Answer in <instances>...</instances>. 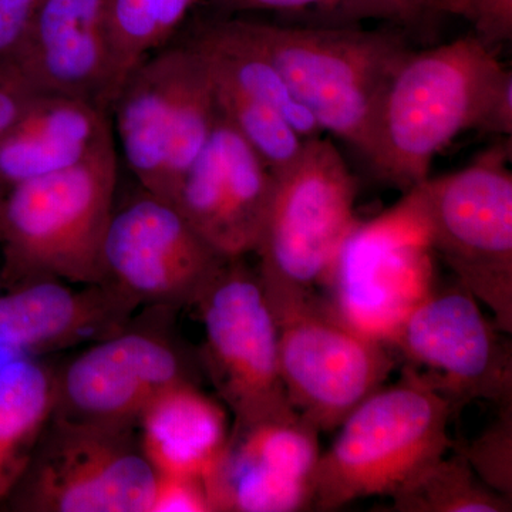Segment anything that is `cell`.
<instances>
[{"instance_id": "obj_27", "label": "cell", "mask_w": 512, "mask_h": 512, "mask_svg": "<svg viewBox=\"0 0 512 512\" xmlns=\"http://www.w3.org/2000/svg\"><path fill=\"white\" fill-rule=\"evenodd\" d=\"M437 15L467 20L474 36L493 50L512 39V0H439Z\"/></svg>"}, {"instance_id": "obj_14", "label": "cell", "mask_w": 512, "mask_h": 512, "mask_svg": "<svg viewBox=\"0 0 512 512\" xmlns=\"http://www.w3.org/2000/svg\"><path fill=\"white\" fill-rule=\"evenodd\" d=\"M134 316L55 370L53 416L114 430H137L148 404L175 384L197 383L194 362L163 319Z\"/></svg>"}, {"instance_id": "obj_32", "label": "cell", "mask_w": 512, "mask_h": 512, "mask_svg": "<svg viewBox=\"0 0 512 512\" xmlns=\"http://www.w3.org/2000/svg\"><path fill=\"white\" fill-rule=\"evenodd\" d=\"M407 8L413 10L421 19L427 20L437 16V3L439 0H400Z\"/></svg>"}, {"instance_id": "obj_17", "label": "cell", "mask_w": 512, "mask_h": 512, "mask_svg": "<svg viewBox=\"0 0 512 512\" xmlns=\"http://www.w3.org/2000/svg\"><path fill=\"white\" fill-rule=\"evenodd\" d=\"M15 63L39 92L109 111L110 0H43Z\"/></svg>"}, {"instance_id": "obj_3", "label": "cell", "mask_w": 512, "mask_h": 512, "mask_svg": "<svg viewBox=\"0 0 512 512\" xmlns=\"http://www.w3.org/2000/svg\"><path fill=\"white\" fill-rule=\"evenodd\" d=\"M119 188L116 143L0 198V288L100 284V251Z\"/></svg>"}, {"instance_id": "obj_5", "label": "cell", "mask_w": 512, "mask_h": 512, "mask_svg": "<svg viewBox=\"0 0 512 512\" xmlns=\"http://www.w3.org/2000/svg\"><path fill=\"white\" fill-rule=\"evenodd\" d=\"M275 178L274 200L254 252L272 311L323 298L333 262L360 221L359 184L325 137L306 141L301 157Z\"/></svg>"}, {"instance_id": "obj_31", "label": "cell", "mask_w": 512, "mask_h": 512, "mask_svg": "<svg viewBox=\"0 0 512 512\" xmlns=\"http://www.w3.org/2000/svg\"><path fill=\"white\" fill-rule=\"evenodd\" d=\"M39 90L25 76L15 62L0 64V131L23 113Z\"/></svg>"}, {"instance_id": "obj_29", "label": "cell", "mask_w": 512, "mask_h": 512, "mask_svg": "<svg viewBox=\"0 0 512 512\" xmlns=\"http://www.w3.org/2000/svg\"><path fill=\"white\" fill-rule=\"evenodd\" d=\"M43 0H0V64L16 62Z\"/></svg>"}, {"instance_id": "obj_24", "label": "cell", "mask_w": 512, "mask_h": 512, "mask_svg": "<svg viewBox=\"0 0 512 512\" xmlns=\"http://www.w3.org/2000/svg\"><path fill=\"white\" fill-rule=\"evenodd\" d=\"M212 83L222 117L247 141L274 175L295 164L306 146V138L278 111L249 99L214 77Z\"/></svg>"}, {"instance_id": "obj_6", "label": "cell", "mask_w": 512, "mask_h": 512, "mask_svg": "<svg viewBox=\"0 0 512 512\" xmlns=\"http://www.w3.org/2000/svg\"><path fill=\"white\" fill-rule=\"evenodd\" d=\"M511 141L454 173L426 178L409 195L434 254L512 335Z\"/></svg>"}, {"instance_id": "obj_12", "label": "cell", "mask_w": 512, "mask_h": 512, "mask_svg": "<svg viewBox=\"0 0 512 512\" xmlns=\"http://www.w3.org/2000/svg\"><path fill=\"white\" fill-rule=\"evenodd\" d=\"M274 315L286 397L319 433L338 429L396 366L389 346L353 328L323 298L289 303Z\"/></svg>"}, {"instance_id": "obj_9", "label": "cell", "mask_w": 512, "mask_h": 512, "mask_svg": "<svg viewBox=\"0 0 512 512\" xmlns=\"http://www.w3.org/2000/svg\"><path fill=\"white\" fill-rule=\"evenodd\" d=\"M192 306L204 329L202 367L232 426L298 417L279 373L278 323L245 256L227 259Z\"/></svg>"}, {"instance_id": "obj_30", "label": "cell", "mask_w": 512, "mask_h": 512, "mask_svg": "<svg viewBox=\"0 0 512 512\" xmlns=\"http://www.w3.org/2000/svg\"><path fill=\"white\" fill-rule=\"evenodd\" d=\"M474 130L491 136L511 138L512 72L503 67L495 77Z\"/></svg>"}, {"instance_id": "obj_7", "label": "cell", "mask_w": 512, "mask_h": 512, "mask_svg": "<svg viewBox=\"0 0 512 512\" xmlns=\"http://www.w3.org/2000/svg\"><path fill=\"white\" fill-rule=\"evenodd\" d=\"M137 184L171 201L220 110L208 64L190 42L161 47L131 70L110 107Z\"/></svg>"}, {"instance_id": "obj_23", "label": "cell", "mask_w": 512, "mask_h": 512, "mask_svg": "<svg viewBox=\"0 0 512 512\" xmlns=\"http://www.w3.org/2000/svg\"><path fill=\"white\" fill-rule=\"evenodd\" d=\"M453 454L421 470L392 495L396 512H510L512 500L485 485L466 457Z\"/></svg>"}, {"instance_id": "obj_13", "label": "cell", "mask_w": 512, "mask_h": 512, "mask_svg": "<svg viewBox=\"0 0 512 512\" xmlns=\"http://www.w3.org/2000/svg\"><path fill=\"white\" fill-rule=\"evenodd\" d=\"M173 202L137 184L114 202L100 251V285L136 309L177 311L194 305L227 261Z\"/></svg>"}, {"instance_id": "obj_20", "label": "cell", "mask_w": 512, "mask_h": 512, "mask_svg": "<svg viewBox=\"0 0 512 512\" xmlns=\"http://www.w3.org/2000/svg\"><path fill=\"white\" fill-rule=\"evenodd\" d=\"M227 407L198 389L175 384L153 400L138 423V437L157 476L202 478L229 434Z\"/></svg>"}, {"instance_id": "obj_2", "label": "cell", "mask_w": 512, "mask_h": 512, "mask_svg": "<svg viewBox=\"0 0 512 512\" xmlns=\"http://www.w3.org/2000/svg\"><path fill=\"white\" fill-rule=\"evenodd\" d=\"M232 22L275 64L323 133L345 141L367 160L384 90L413 50L406 37L359 25Z\"/></svg>"}, {"instance_id": "obj_4", "label": "cell", "mask_w": 512, "mask_h": 512, "mask_svg": "<svg viewBox=\"0 0 512 512\" xmlns=\"http://www.w3.org/2000/svg\"><path fill=\"white\" fill-rule=\"evenodd\" d=\"M453 410L430 390L400 377L366 397L320 453L312 510L336 511L353 501L392 497L453 447Z\"/></svg>"}, {"instance_id": "obj_11", "label": "cell", "mask_w": 512, "mask_h": 512, "mask_svg": "<svg viewBox=\"0 0 512 512\" xmlns=\"http://www.w3.org/2000/svg\"><path fill=\"white\" fill-rule=\"evenodd\" d=\"M433 248L409 195L343 242L323 299L353 328L389 346L400 323L434 288Z\"/></svg>"}, {"instance_id": "obj_10", "label": "cell", "mask_w": 512, "mask_h": 512, "mask_svg": "<svg viewBox=\"0 0 512 512\" xmlns=\"http://www.w3.org/2000/svg\"><path fill=\"white\" fill-rule=\"evenodd\" d=\"M481 306L458 282L437 285L389 342L402 377L437 394L453 413L478 400L512 404L511 342Z\"/></svg>"}, {"instance_id": "obj_26", "label": "cell", "mask_w": 512, "mask_h": 512, "mask_svg": "<svg viewBox=\"0 0 512 512\" xmlns=\"http://www.w3.org/2000/svg\"><path fill=\"white\" fill-rule=\"evenodd\" d=\"M497 419L470 443L453 446L491 490L512 500V404L497 407Z\"/></svg>"}, {"instance_id": "obj_22", "label": "cell", "mask_w": 512, "mask_h": 512, "mask_svg": "<svg viewBox=\"0 0 512 512\" xmlns=\"http://www.w3.org/2000/svg\"><path fill=\"white\" fill-rule=\"evenodd\" d=\"M198 0H110L107 109L134 67L170 45Z\"/></svg>"}, {"instance_id": "obj_25", "label": "cell", "mask_w": 512, "mask_h": 512, "mask_svg": "<svg viewBox=\"0 0 512 512\" xmlns=\"http://www.w3.org/2000/svg\"><path fill=\"white\" fill-rule=\"evenodd\" d=\"M220 12H279L306 16L312 25H359L384 20L416 26L423 19L400 0H210Z\"/></svg>"}, {"instance_id": "obj_21", "label": "cell", "mask_w": 512, "mask_h": 512, "mask_svg": "<svg viewBox=\"0 0 512 512\" xmlns=\"http://www.w3.org/2000/svg\"><path fill=\"white\" fill-rule=\"evenodd\" d=\"M55 407V370L19 357L0 366V504L25 473Z\"/></svg>"}, {"instance_id": "obj_1", "label": "cell", "mask_w": 512, "mask_h": 512, "mask_svg": "<svg viewBox=\"0 0 512 512\" xmlns=\"http://www.w3.org/2000/svg\"><path fill=\"white\" fill-rule=\"evenodd\" d=\"M503 67L474 35L412 50L394 70L377 110L366 160L377 177L403 192L429 178L434 157L474 130Z\"/></svg>"}, {"instance_id": "obj_18", "label": "cell", "mask_w": 512, "mask_h": 512, "mask_svg": "<svg viewBox=\"0 0 512 512\" xmlns=\"http://www.w3.org/2000/svg\"><path fill=\"white\" fill-rule=\"evenodd\" d=\"M138 309L107 286L26 282L0 291V353L43 355L89 345L127 325Z\"/></svg>"}, {"instance_id": "obj_16", "label": "cell", "mask_w": 512, "mask_h": 512, "mask_svg": "<svg viewBox=\"0 0 512 512\" xmlns=\"http://www.w3.org/2000/svg\"><path fill=\"white\" fill-rule=\"evenodd\" d=\"M319 434L299 416L231 426L204 477L211 512L312 510Z\"/></svg>"}, {"instance_id": "obj_8", "label": "cell", "mask_w": 512, "mask_h": 512, "mask_svg": "<svg viewBox=\"0 0 512 512\" xmlns=\"http://www.w3.org/2000/svg\"><path fill=\"white\" fill-rule=\"evenodd\" d=\"M137 430L53 416L0 508L13 512H150L157 473Z\"/></svg>"}, {"instance_id": "obj_28", "label": "cell", "mask_w": 512, "mask_h": 512, "mask_svg": "<svg viewBox=\"0 0 512 512\" xmlns=\"http://www.w3.org/2000/svg\"><path fill=\"white\" fill-rule=\"evenodd\" d=\"M150 512H211L204 480L157 476L156 493Z\"/></svg>"}, {"instance_id": "obj_19", "label": "cell", "mask_w": 512, "mask_h": 512, "mask_svg": "<svg viewBox=\"0 0 512 512\" xmlns=\"http://www.w3.org/2000/svg\"><path fill=\"white\" fill-rule=\"evenodd\" d=\"M116 143L109 111L42 93L0 131V198L16 185L66 170Z\"/></svg>"}, {"instance_id": "obj_15", "label": "cell", "mask_w": 512, "mask_h": 512, "mask_svg": "<svg viewBox=\"0 0 512 512\" xmlns=\"http://www.w3.org/2000/svg\"><path fill=\"white\" fill-rule=\"evenodd\" d=\"M275 185L268 165L220 113L171 202L221 255L241 258L258 247Z\"/></svg>"}]
</instances>
